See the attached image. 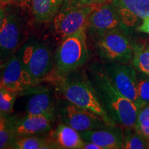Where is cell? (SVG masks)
Segmentation results:
<instances>
[{
	"mask_svg": "<svg viewBox=\"0 0 149 149\" xmlns=\"http://www.w3.org/2000/svg\"><path fill=\"white\" fill-rule=\"evenodd\" d=\"M13 0H0V6H6L11 4Z\"/></svg>",
	"mask_w": 149,
	"mask_h": 149,
	"instance_id": "obj_31",
	"label": "cell"
},
{
	"mask_svg": "<svg viewBox=\"0 0 149 149\" xmlns=\"http://www.w3.org/2000/svg\"><path fill=\"white\" fill-rule=\"evenodd\" d=\"M87 74L102 107L113 123L123 128H135L138 109L115 88L102 64H93Z\"/></svg>",
	"mask_w": 149,
	"mask_h": 149,
	"instance_id": "obj_1",
	"label": "cell"
},
{
	"mask_svg": "<svg viewBox=\"0 0 149 149\" xmlns=\"http://www.w3.org/2000/svg\"><path fill=\"white\" fill-rule=\"evenodd\" d=\"M84 140L95 143L102 149L124 148V134L118 125L79 132Z\"/></svg>",
	"mask_w": 149,
	"mask_h": 149,
	"instance_id": "obj_15",
	"label": "cell"
},
{
	"mask_svg": "<svg viewBox=\"0 0 149 149\" xmlns=\"http://www.w3.org/2000/svg\"><path fill=\"white\" fill-rule=\"evenodd\" d=\"M81 4L84 5H98L109 2L111 0H77Z\"/></svg>",
	"mask_w": 149,
	"mask_h": 149,
	"instance_id": "obj_26",
	"label": "cell"
},
{
	"mask_svg": "<svg viewBox=\"0 0 149 149\" xmlns=\"http://www.w3.org/2000/svg\"><path fill=\"white\" fill-rule=\"evenodd\" d=\"M13 4L22 9L24 11L31 10L32 0H13Z\"/></svg>",
	"mask_w": 149,
	"mask_h": 149,
	"instance_id": "obj_25",
	"label": "cell"
},
{
	"mask_svg": "<svg viewBox=\"0 0 149 149\" xmlns=\"http://www.w3.org/2000/svg\"><path fill=\"white\" fill-rule=\"evenodd\" d=\"M119 28H122L120 17L111 2L95 6L88 16L86 33L95 38Z\"/></svg>",
	"mask_w": 149,
	"mask_h": 149,
	"instance_id": "obj_11",
	"label": "cell"
},
{
	"mask_svg": "<svg viewBox=\"0 0 149 149\" xmlns=\"http://www.w3.org/2000/svg\"><path fill=\"white\" fill-rule=\"evenodd\" d=\"M81 149H102V148L93 141L84 140V143Z\"/></svg>",
	"mask_w": 149,
	"mask_h": 149,
	"instance_id": "obj_28",
	"label": "cell"
},
{
	"mask_svg": "<svg viewBox=\"0 0 149 149\" xmlns=\"http://www.w3.org/2000/svg\"><path fill=\"white\" fill-rule=\"evenodd\" d=\"M18 94L17 91L0 86V115L6 117L13 114Z\"/></svg>",
	"mask_w": 149,
	"mask_h": 149,
	"instance_id": "obj_21",
	"label": "cell"
},
{
	"mask_svg": "<svg viewBox=\"0 0 149 149\" xmlns=\"http://www.w3.org/2000/svg\"><path fill=\"white\" fill-rule=\"evenodd\" d=\"M20 93L29 95L25 107L26 114L55 116L56 106L53 96L48 88L31 86Z\"/></svg>",
	"mask_w": 149,
	"mask_h": 149,
	"instance_id": "obj_14",
	"label": "cell"
},
{
	"mask_svg": "<svg viewBox=\"0 0 149 149\" xmlns=\"http://www.w3.org/2000/svg\"><path fill=\"white\" fill-rule=\"evenodd\" d=\"M140 133L149 140V126H136L135 127Z\"/></svg>",
	"mask_w": 149,
	"mask_h": 149,
	"instance_id": "obj_29",
	"label": "cell"
},
{
	"mask_svg": "<svg viewBox=\"0 0 149 149\" xmlns=\"http://www.w3.org/2000/svg\"><path fill=\"white\" fill-rule=\"evenodd\" d=\"M137 89L141 108L149 104V76L137 78Z\"/></svg>",
	"mask_w": 149,
	"mask_h": 149,
	"instance_id": "obj_23",
	"label": "cell"
},
{
	"mask_svg": "<svg viewBox=\"0 0 149 149\" xmlns=\"http://www.w3.org/2000/svg\"><path fill=\"white\" fill-rule=\"evenodd\" d=\"M53 80L56 91L65 100L95 113L109 125H116L102 107L88 74L75 70L63 75H56Z\"/></svg>",
	"mask_w": 149,
	"mask_h": 149,
	"instance_id": "obj_2",
	"label": "cell"
},
{
	"mask_svg": "<svg viewBox=\"0 0 149 149\" xmlns=\"http://www.w3.org/2000/svg\"><path fill=\"white\" fill-rule=\"evenodd\" d=\"M5 118H6V117H3L2 115H0V127H1V126L3 124V123H4Z\"/></svg>",
	"mask_w": 149,
	"mask_h": 149,
	"instance_id": "obj_32",
	"label": "cell"
},
{
	"mask_svg": "<svg viewBox=\"0 0 149 149\" xmlns=\"http://www.w3.org/2000/svg\"><path fill=\"white\" fill-rule=\"evenodd\" d=\"M102 66L115 88L140 111L142 108L137 93V74L135 67L122 63H105Z\"/></svg>",
	"mask_w": 149,
	"mask_h": 149,
	"instance_id": "obj_8",
	"label": "cell"
},
{
	"mask_svg": "<svg viewBox=\"0 0 149 149\" xmlns=\"http://www.w3.org/2000/svg\"><path fill=\"white\" fill-rule=\"evenodd\" d=\"M88 58L86 30H81L64 37L54 55L55 76L77 70L87 62Z\"/></svg>",
	"mask_w": 149,
	"mask_h": 149,
	"instance_id": "obj_3",
	"label": "cell"
},
{
	"mask_svg": "<svg viewBox=\"0 0 149 149\" xmlns=\"http://www.w3.org/2000/svg\"><path fill=\"white\" fill-rule=\"evenodd\" d=\"M61 122L79 132L86 131L109 125L95 113L79 108L65 100L58 111Z\"/></svg>",
	"mask_w": 149,
	"mask_h": 149,
	"instance_id": "obj_9",
	"label": "cell"
},
{
	"mask_svg": "<svg viewBox=\"0 0 149 149\" xmlns=\"http://www.w3.org/2000/svg\"><path fill=\"white\" fill-rule=\"evenodd\" d=\"M23 64L37 84L53 70L54 57L47 43L30 37L17 51Z\"/></svg>",
	"mask_w": 149,
	"mask_h": 149,
	"instance_id": "obj_5",
	"label": "cell"
},
{
	"mask_svg": "<svg viewBox=\"0 0 149 149\" xmlns=\"http://www.w3.org/2000/svg\"><path fill=\"white\" fill-rule=\"evenodd\" d=\"M13 148L15 149H51L59 148L51 139L36 136L19 137L15 141Z\"/></svg>",
	"mask_w": 149,
	"mask_h": 149,
	"instance_id": "obj_18",
	"label": "cell"
},
{
	"mask_svg": "<svg viewBox=\"0 0 149 149\" xmlns=\"http://www.w3.org/2000/svg\"><path fill=\"white\" fill-rule=\"evenodd\" d=\"M124 148L145 149L149 148L148 139L136 128H123Z\"/></svg>",
	"mask_w": 149,
	"mask_h": 149,
	"instance_id": "obj_20",
	"label": "cell"
},
{
	"mask_svg": "<svg viewBox=\"0 0 149 149\" xmlns=\"http://www.w3.org/2000/svg\"><path fill=\"white\" fill-rule=\"evenodd\" d=\"M122 28L95 37V48L105 63L130 64L133 57V42Z\"/></svg>",
	"mask_w": 149,
	"mask_h": 149,
	"instance_id": "obj_6",
	"label": "cell"
},
{
	"mask_svg": "<svg viewBox=\"0 0 149 149\" xmlns=\"http://www.w3.org/2000/svg\"><path fill=\"white\" fill-rule=\"evenodd\" d=\"M0 86L18 93L35 86L17 53L0 65Z\"/></svg>",
	"mask_w": 149,
	"mask_h": 149,
	"instance_id": "obj_10",
	"label": "cell"
},
{
	"mask_svg": "<svg viewBox=\"0 0 149 149\" xmlns=\"http://www.w3.org/2000/svg\"><path fill=\"white\" fill-rule=\"evenodd\" d=\"M137 30L139 32L145 33L149 35V16L145 19L140 26L137 28Z\"/></svg>",
	"mask_w": 149,
	"mask_h": 149,
	"instance_id": "obj_27",
	"label": "cell"
},
{
	"mask_svg": "<svg viewBox=\"0 0 149 149\" xmlns=\"http://www.w3.org/2000/svg\"><path fill=\"white\" fill-rule=\"evenodd\" d=\"M4 7L5 6H0V29H1L3 20H4L5 18L6 12Z\"/></svg>",
	"mask_w": 149,
	"mask_h": 149,
	"instance_id": "obj_30",
	"label": "cell"
},
{
	"mask_svg": "<svg viewBox=\"0 0 149 149\" xmlns=\"http://www.w3.org/2000/svg\"><path fill=\"white\" fill-rule=\"evenodd\" d=\"M111 2L126 32L138 27L149 16V0H111Z\"/></svg>",
	"mask_w": 149,
	"mask_h": 149,
	"instance_id": "obj_12",
	"label": "cell"
},
{
	"mask_svg": "<svg viewBox=\"0 0 149 149\" xmlns=\"http://www.w3.org/2000/svg\"><path fill=\"white\" fill-rule=\"evenodd\" d=\"M17 139L10 115L6 117L4 123L0 127V149L13 148Z\"/></svg>",
	"mask_w": 149,
	"mask_h": 149,
	"instance_id": "obj_22",
	"label": "cell"
},
{
	"mask_svg": "<svg viewBox=\"0 0 149 149\" xmlns=\"http://www.w3.org/2000/svg\"><path fill=\"white\" fill-rule=\"evenodd\" d=\"M64 0H32L31 11L35 19L40 23H46L55 17Z\"/></svg>",
	"mask_w": 149,
	"mask_h": 149,
	"instance_id": "obj_17",
	"label": "cell"
},
{
	"mask_svg": "<svg viewBox=\"0 0 149 149\" xmlns=\"http://www.w3.org/2000/svg\"><path fill=\"white\" fill-rule=\"evenodd\" d=\"M132 65L141 73L149 76V44L133 42Z\"/></svg>",
	"mask_w": 149,
	"mask_h": 149,
	"instance_id": "obj_19",
	"label": "cell"
},
{
	"mask_svg": "<svg viewBox=\"0 0 149 149\" xmlns=\"http://www.w3.org/2000/svg\"><path fill=\"white\" fill-rule=\"evenodd\" d=\"M12 117L13 126L17 138L27 136L40 135L49 132L55 120L54 116L49 115H32Z\"/></svg>",
	"mask_w": 149,
	"mask_h": 149,
	"instance_id": "obj_13",
	"label": "cell"
},
{
	"mask_svg": "<svg viewBox=\"0 0 149 149\" xmlns=\"http://www.w3.org/2000/svg\"><path fill=\"white\" fill-rule=\"evenodd\" d=\"M51 139L59 148L81 149L84 143L79 132L61 122L51 133Z\"/></svg>",
	"mask_w": 149,
	"mask_h": 149,
	"instance_id": "obj_16",
	"label": "cell"
},
{
	"mask_svg": "<svg viewBox=\"0 0 149 149\" xmlns=\"http://www.w3.org/2000/svg\"><path fill=\"white\" fill-rule=\"evenodd\" d=\"M21 10L16 6L5 8V18L0 29V65L15 54L29 39L27 22Z\"/></svg>",
	"mask_w": 149,
	"mask_h": 149,
	"instance_id": "obj_4",
	"label": "cell"
},
{
	"mask_svg": "<svg viewBox=\"0 0 149 149\" xmlns=\"http://www.w3.org/2000/svg\"><path fill=\"white\" fill-rule=\"evenodd\" d=\"M95 6L81 4L77 0L63 6L53 19L56 34L62 39L81 30H86L88 16Z\"/></svg>",
	"mask_w": 149,
	"mask_h": 149,
	"instance_id": "obj_7",
	"label": "cell"
},
{
	"mask_svg": "<svg viewBox=\"0 0 149 149\" xmlns=\"http://www.w3.org/2000/svg\"><path fill=\"white\" fill-rule=\"evenodd\" d=\"M149 126V104L139 112L136 126Z\"/></svg>",
	"mask_w": 149,
	"mask_h": 149,
	"instance_id": "obj_24",
	"label": "cell"
}]
</instances>
